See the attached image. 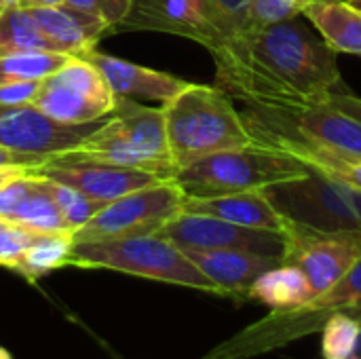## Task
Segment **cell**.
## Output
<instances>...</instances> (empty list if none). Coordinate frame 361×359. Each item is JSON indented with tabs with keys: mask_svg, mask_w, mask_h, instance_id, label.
Listing matches in <instances>:
<instances>
[{
	"mask_svg": "<svg viewBox=\"0 0 361 359\" xmlns=\"http://www.w3.org/2000/svg\"><path fill=\"white\" fill-rule=\"evenodd\" d=\"M63 4L104 19L110 25V30L116 23H121L131 8V0H63Z\"/></svg>",
	"mask_w": 361,
	"mask_h": 359,
	"instance_id": "32",
	"label": "cell"
},
{
	"mask_svg": "<svg viewBox=\"0 0 361 359\" xmlns=\"http://www.w3.org/2000/svg\"><path fill=\"white\" fill-rule=\"evenodd\" d=\"M226 40V53L216 61V85L231 97L241 99L252 80L250 70V0H209Z\"/></svg>",
	"mask_w": 361,
	"mask_h": 359,
	"instance_id": "16",
	"label": "cell"
},
{
	"mask_svg": "<svg viewBox=\"0 0 361 359\" xmlns=\"http://www.w3.org/2000/svg\"><path fill=\"white\" fill-rule=\"evenodd\" d=\"M154 235L180 250H245L277 258L283 254V235L239 226L205 214L180 212Z\"/></svg>",
	"mask_w": 361,
	"mask_h": 359,
	"instance_id": "14",
	"label": "cell"
},
{
	"mask_svg": "<svg viewBox=\"0 0 361 359\" xmlns=\"http://www.w3.org/2000/svg\"><path fill=\"white\" fill-rule=\"evenodd\" d=\"M326 102L332 104V106H336L338 110L347 112L349 116L357 118L361 123V97L360 95H355L353 91H349V89L334 91V93H330V95L326 97Z\"/></svg>",
	"mask_w": 361,
	"mask_h": 359,
	"instance_id": "35",
	"label": "cell"
},
{
	"mask_svg": "<svg viewBox=\"0 0 361 359\" xmlns=\"http://www.w3.org/2000/svg\"><path fill=\"white\" fill-rule=\"evenodd\" d=\"M262 104V102H256ZM283 116L290 125L302 133L315 138L317 142L361 159V123L338 110L328 102L307 104V102H288V104H264Z\"/></svg>",
	"mask_w": 361,
	"mask_h": 359,
	"instance_id": "17",
	"label": "cell"
},
{
	"mask_svg": "<svg viewBox=\"0 0 361 359\" xmlns=\"http://www.w3.org/2000/svg\"><path fill=\"white\" fill-rule=\"evenodd\" d=\"M182 212L190 214H205L214 216L239 226L258 229V231H271L283 235L288 218L271 203L264 190H245V193H233L222 197H186Z\"/></svg>",
	"mask_w": 361,
	"mask_h": 359,
	"instance_id": "20",
	"label": "cell"
},
{
	"mask_svg": "<svg viewBox=\"0 0 361 359\" xmlns=\"http://www.w3.org/2000/svg\"><path fill=\"white\" fill-rule=\"evenodd\" d=\"M40 80L25 83H2L0 85V106H30L38 93Z\"/></svg>",
	"mask_w": 361,
	"mask_h": 359,
	"instance_id": "33",
	"label": "cell"
},
{
	"mask_svg": "<svg viewBox=\"0 0 361 359\" xmlns=\"http://www.w3.org/2000/svg\"><path fill=\"white\" fill-rule=\"evenodd\" d=\"M324 334V355L326 359H349L357 347L361 332L351 315L332 317L326 326Z\"/></svg>",
	"mask_w": 361,
	"mask_h": 359,
	"instance_id": "29",
	"label": "cell"
},
{
	"mask_svg": "<svg viewBox=\"0 0 361 359\" xmlns=\"http://www.w3.org/2000/svg\"><path fill=\"white\" fill-rule=\"evenodd\" d=\"M68 267L106 269L222 296L220 288L197 269L184 250L159 235L74 243Z\"/></svg>",
	"mask_w": 361,
	"mask_h": 359,
	"instance_id": "5",
	"label": "cell"
},
{
	"mask_svg": "<svg viewBox=\"0 0 361 359\" xmlns=\"http://www.w3.org/2000/svg\"><path fill=\"white\" fill-rule=\"evenodd\" d=\"M15 4H17V0H0V13L8 6H15Z\"/></svg>",
	"mask_w": 361,
	"mask_h": 359,
	"instance_id": "39",
	"label": "cell"
},
{
	"mask_svg": "<svg viewBox=\"0 0 361 359\" xmlns=\"http://www.w3.org/2000/svg\"><path fill=\"white\" fill-rule=\"evenodd\" d=\"M302 15L330 49L361 57V11L351 0H317L305 6Z\"/></svg>",
	"mask_w": 361,
	"mask_h": 359,
	"instance_id": "22",
	"label": "cell"
},
{
	"mask_svg": "<svg viewBox=\"0 0 361 359\" xmlns=\"http://www.w3.org/2000/svg\"><path fill=\"white\" fill-rule=\"evenodd\" d=\"M78 57L91 61L106 78L108 87L116 97H129V99H157L167 102L176 93H180L188 83L152 68H144L106 53H99L97 49H89L80 53Z\"/></svg>",
	"mask_w": 361,
	"mask_h": 359,
	"instance_id": "19",
	"label": "cell"
},
{
	"mask_svg": "<svg viewBox=\"0 0 361 359\" xmlns=\"http://www.w3.org/2000/svg\"><path fill=\"white\" fill-rule=\"evenodd\" d=\"M361 258V231H319L288 220L281 262L296 267L315 296L330 290Z\"/></svg>",
	"mask_w": 361,
	"mask_h": 359,
	"instance_id": "11",
	"label": "cell"
},
{
	"mask_svg": "<svg viewBox=\"0 0 361 359\" xmlns=\"http://www.w3.org/2000/svg\"><path fill=\"white\" fill-rule=\"evenodd\" d=\"M351 2H353V4H355V6L361 11V0H351Z\"/></svg>",
	"mask_w": 361,
	"mask_h": 359,
	"instance_id": "43",
	"label": "cell"
},
{
	"mask_svg": "<svg viewBox=\"0 0 361 359\" xmlns=\"http://www.w3.org/2000/svg\"><path fill=\"white\" fill-rule=\"evenodd\" d=\"M135 30L165 32L195 40L212 53L214 61H220L226 53V40L216 17L195 0H131L127 17L110 34Z\"/></svg>",
	"mask_w": 361,
	"mask_h": 359,
	"instance_id": "12",
	"label": "cell"
},
{
	"mask_svg": "<svg viewBox=\"0 0 361 359\" xmlns=\"http://www.w3.org/2000/svg\"><path fill=\"white\" fill-rule=\"evenodd\" d=\"M315 298L313 288L307 277L290 264H277L275 269L262 273L247 292V300L264 303L273 309L302 307Z\"/></svg>",
	"mask_w": 361,
	"mask_h": 359,
	"instance_id": "23",
	"label": "cell"
},
{
	"mask_svg": "<svg viewBox=\"0 0 361 359\" xmlns=\"http://www.w3.org/2000/svg\"><path fill=\"white\" fill-rule=\"evenodd\" d=\"M292 2H296V4H300V6L305 8V6H309L311 2H317V0H292Z\"/></svg>",
	"mask_w": 361,
	"mask_h": 359,
	"instance_id": "41",
	"label": "cell"
},
{
	"mask_svg": "<svg viewBox=\"0 0 361 359\" xmlns=\"http://www.w3.org/2000/svg\"><path fill=\"white\" fill-rule=\"evenodd\" d=\"M298 15H302V6L292 0H250V6H247L250 38L254 32L262 28L296 19Z\"/></svg>",
	"mask_w": 361,
	"mask_h": 359,
	"instance_id": "30",
	"label": "cell"
},
{
	"mask_svg": "<svg viewBox=\"0 0 361 359\" xmlns=\"http://www.w3.org/2000/svg\"><path fill=\"white\" fill-rule=\"evenodd\" d=\"M30 13L38 28L53 42L57 53L80 55L89 49H95V44L110 32V25L104 19L68 4L30 8Z\"/></svg>",
	"mask_w": 361,
	"mask_h": 359,
	"instance_id": "21",
	"label": "cell"
},
{
	"mask_svg": "<svg viewBox=\"0 0 361 359\" xmlns=\"http://www.w3.org/2000/svg\"><path fill=\"white\" fill-rule=\"evenodd\" d=\"M195 2H197V4H201V6H205V8H207V11H209V13H212V15L216 17V13H214V8H212L209 0H195ZM216 21H218V17H216ZM218 25H220V23H218Z\"/></svg>",
	"mask_w": 361,
	"mask_h": 359,
	"instance_id": "38",
	"label": "cell"
},
{
	"mask_svg": "<svg viewBox=\"0 0 361 359\" xmlns=\"http://www.w3.org/2000/svg\"><path fill=\"white\" fill-rule=\"evenodd\" d=\"M361 309V258L330 290L292 309H273L201 359H252L319 332L332 317L355 315Z\"/></svg>",
	"mask_w": 361,
	"mask_h": 359,
	"instance_id": "3",
	"label": "cell"
},
{
	"mask_svg": "<svg viewBox=\"0 0 361 359\" xmlns=\"http://www.w3.org/2000/svg\"><path fill=\"white\" fill-rule=\"evenodd\" d=\"M184 199L186 195L173 180L133 190L106 203L85 226L72 233V239L74 243H85L154 235L182 212Z\"/></svg>",
	"mask_w": 361,
	"mask_h": 359,
	"instance_id": "9",
	"label": "cell"
},
{
	"mask_svg": "<svg viewBox=\"0 0 361 359\" xmlns=\"http://www.w3.org/2000/svg\"><path fill=\"white\" fill-rule=\"evenodd\" d=\"M0 359H13V355H11L4 347H0Z\"/></svg>",
	"mask_w": 361,
	"mask_h": 359,
	"instance_id": "40",
	"label": "cell"
},
{
	"mask_svg": "<svg viewBox=\"0 0 361 359\" xmlns=\"http://www.w3.org/2000/svg\"><path fill=\"white\" fill-rule=\"evenodd\" d=\"M336 55L298 19L262 28L250 38L252 80L241 102H326L330 93L349 89Z\"/></svg>",
	"mask_w": 361,
	"mask_h": 359,
	"instance_id": "1",
	"label": "cell"
},
{
	"mask_svg": "<svg viewBox=\"0 0 361 359\" xmlns=\"http://www.w3.org/2000/svg\"><path fill=\"white\" fill-rule=\"evenodd\" d=\"M104 121L106 116L85 125H61L32 104L0 106V144L23 154L51 159L74 150Z\"/></svg>",
	"mask_w": 361,
	"mask_h": 359,
	"instance_id": "15",
	"label": "cell"
},
{
	"mask_svg": "<svg viewBox=\"0 0 361 359\" xmlns=\"http://www.w3.org/2000/svg\"><path fill=\"white\" fill-rule=\"evenodd\" d=\"M271 203L292 222L319 231H361V188L317 174L264 188Z\"/></svg>",
	"mask_w": 361,
	"mask_h": 359,
	"instance_id": "7",
	"label": "cell"
},
{
	"mask_svg": "<svg viewBox=\"0 0 361 359\" xmlns=\"http://www.w3.org/2000/svg\"><path fill=\"white\" fill-rule=\"evenodd\" d=\"M72 55L55 51H17L0 55V85L42 80L59 70Z\"/></svg>",
	"mask_w": 361,
	"mask_h": 359,
	"instance_id": "27",
	"label": "cell"
},
{
	"mask_svg": "<svg viewBox=\"0 0 361 359\" xmlns=\"http://www.w3.org/2000/svg\"><path fill=\"white\" fill-rule=\"evenodd\" d=\"M184 254L197 264V269L212 279L224 298H243L254 281L281 264L277 256H264L245 250H184Z\"/></svg>",
	"mask_w": 361,
	"mask_h": 359,
	"instance_id": "18",
	"label": "cell"
},
{
	"mask_svg": "<svg viewBox=\"0 0 361 359\" xmlns=\"http://www.w3.org/2000/svg\"><path fill=\"white\" fill-rule=\"evenodd\" d=\"M36 176V174H34ZM40 178V184L44 188V193L53 199V203L57 205L68 231H78L80 226H85L102 207L104 203L99 201H93L91 197H87L85 193L68 186V184H61V182H55V180H49V178Z\"/></svg>",
	"mask_w": 361,
	"mask_h": 359,
	"instance_id": "28",
	"label": "cell"
},
{
	"mask_svg": "<svg viewBox=\"0 0 361 359\" xmlns=\"http://www.w3.org/2000/svg\"><path fill=\"white\" fill-rule=\"evenodd\" d=\"M72 245H74L72 233H42L17 258V262L11 267V271L21 275L25 281L34 284L40 277L68 267Z\"/></svg>",
	"mask_w": 361,
	"mask_h": 359,
	"instance_id": "24",
	"label": "cell"
},
{
	"mask_svg": "<svg viewBox=\"0 0 361 359\" xmlns=\"http://www.w3.org/2000/svg\"><path fill=\"white\" fill-rule=\"evenodd\" d=\"M309 171L294 159L250 144L243 148L222 150L192 161L171 178L186 197H222L245 190H264L273 184L302 178Z\"/></svg>",
	"mask_w": 361,
	"mask_h": 359,
	"instance_id": "6",
	"label": "cell"
},
{
	"mask_svg": "<svg viewBox=\"0 0 361 359\" xmlns=\"http://www.w3.org/2000/svg\"><path fill=\"white\" fill-rule=\"evenodd\" d=\"M72 152L171 180L178 171L165 131L163 108L116 97L114 110Z\"/></svg>",
	"mask_w": 361,
	"mask_h": 359,
	"instance_id": "4",
	"label": "cell"
},
{
	"mask_svg": "<svg viewBox=\"0 0 361 359\" xmlns=\"http://www.w3.org/2000/svg\"><path fill=\"white\" fill-rule=\"evenodd\" d=\"M116 95L104 74L87 59L72 55L59 70L40 80L34 104L61 125H85L108 116Z\"/></svg>",
	"mask_w": 361,
	"mask_h": 359,
	"instance_id": "10",
	"label": "cell"
},
{
	"mask_svg": "<svg viewBox=\"0 0 361 359\" xmlns=\"http://www.w3.org/2000/svg\"><path fill=\"white\" fill-rule=\"evenodd\" d=\"M8 222H15L34 233H72V231H68L53 199L44 193L38 176H34L32 190L23 197V201L17 205V209L11 214Z\"/></svg>",
	"mask_w": 361,
	"mask_h": 359,
	"instance_id": "26",
	"label": "cell"
},
{
	"mask_svg": "<svg viewBox=\"0 0 361 359\" xmlns=\"http://www.w3.org/2000/svg\"><path fill=\"white\" fill-rule=\"evenodd\" d=\"M30 174L68 184L104 205L110 201H116L118 197H125L133 190L163 182V178H159L154 174L106 163V161L85 157V154H78L72 150L51 157L40 167L30 169Z\"/></svg>",
	"mask_w": 361,
	"mask_h": 359,
	"instance_id": "13",
	"label": "cell"
},
{
	"mask_svg": "<svg viewBox=\"0 0 361 359\" xmlns=\"http://www.w3.org/2000/svg\"><path fill=\"white\" fill-rule=\"evenodd\" d=\"M63 0H17V6L23 8H42V6H59Z\"/></svg>",
	"mask_w": 361,
	"mask_h": 359,
	"instance_id": "37",
	"label": "cell"
},
{
	"mask_svg": "<svg viewBox=\"0 0 361 359\" xmlns=\"http://www.w3.org/2000/svg\"><path fill=\"white\" fill-rule=\"evenodd\" d=\"M161 108L178 169L203 157L254 144L233 97L218 85L188 83Z\"/></svg>",
	"mask_w": 361,
	"mask_h": 359,
	"instance_id": "2",
	"label": "cell"
},
{
	"mask_svg": "<svg viewBox=\"0 0 361 359\" xmlns=\"http://www.w3.org/2000/svg\"><path fill=\"white\" fill-rule=\"evenodd\" d=\"M30 169H23V167H0V186H4L6 182L27 174Z\"/></svg>",
	"mask_w": 361,
	"mask_h": 359,
	"instance_id": "36",
	"label": "cell"
},
{
	"mask_svg": "<svg viewBox=\"0 0 361 359\" xmlns=\"http://www.w3.org/2000/svg\"><path fill=\"white\" fill-rule=\"evenodd\" d=\"M17 51H55V47L38 28L30 8L15 4L0 13V55Z\"/></svg>",
	"mask_w": 361,
	"mask_h": 359,
	"instance_id": "25",
	"label": "cell"
},
{
	"mask_svg": "<svg viewBox=\"0 0 361 359\" xmlns=\"http://www.w3.org/2000/svg\"><path fill=\"white\" fill-rule=\"evenodd\" d=\"M243 123L252 135V142L271 150H277L298 161L309 174L324 176L334 182L361 188V159L338 152L315 138L302 133L279 116L273 108L256 102H243Z\"/></svg>",
	"mask_w": 361,
	"mask_h": 359,
	"instance_id": "8",
	"label": "cell"
},
{
	"mask_svg": "<svg viewBox=\"0 0 361 359\" xmlns=\"http://www.w3.org/2000/svg\"><path fill=\"white\" fill-rule=\"evenodd\" d=\"M353 320H355V324H357V328H360V332H361V309L353 315Z\"/></svg>",
	"mask_w": 361,
	"mask_h": 359,
	"instance_id": "42",
	"label": "cell"
},
{
	"mask_svg": "<svg viewBox=\"0 0 361 359\" xmlns=\"http://www.w3.org/2000/svg\"><path fill=\"white\" fill-rule=\"evenodd\" d=\"M49 159L36 157V154H23L17 150H11L0 144V167H23V169H36Z\"/></svg>",
	"mask_w": 361,
	"mask_h": 359,
	"instance_id": "34",
	"label": "cell"
},
{
	"mask_svg": "<svg viewBox=\"0 0 361 359\" xmlns=\"http://www.w3.org/2000/svg\"><path fill=\"white\" fill-rule=\"evenodd\" d=\"M42 233H34L30 229H23L15 222L0 218V267L11 269L17 258L36 241V237Z\"/></svg>",
	"mask_w": 361,
	"mask_h": 359,
	"instance_id": "31",
	"label": "cell"
}]
</instances>
